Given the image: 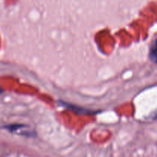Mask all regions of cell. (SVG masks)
I'll return each instance as SVG.
<instances>
[{
	"instance_id": "1",
	"label": "cell",
	"mask_w": 157,
	"mask_h": 157,
	"mask_svg": "<svg viewBox=\"0 0 157 157\" xmlns=\"http://www.w3.org/2000/svg\"><path fill=\"white\" fill-rule=\"evenodd\" d=\"M150 58L153 61L157 63V40L154 42V44L152 46L150 52Z\"/></svg>"
},
{
	"instance_id": "2",
	"label": "cell",
	"mask_w": 157,
	"mask_h": 157,
	"mask_svg": "<svg viewBox=\"0 0 157 157\" xmlns=\"http://www.w3.org/2000/svg\"><path fill=\"white\" fill-rule=\"evenodd\" d=\"M152 118H153V120H156L157 121V110L156 112H154V113H153V114L152 115Z\"/></svg>"
}]
</instances>
